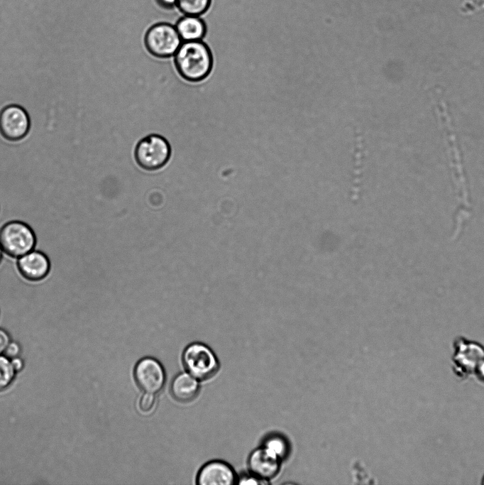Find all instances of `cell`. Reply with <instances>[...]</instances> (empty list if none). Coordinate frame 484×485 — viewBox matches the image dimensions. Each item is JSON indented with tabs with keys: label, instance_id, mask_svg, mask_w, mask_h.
<instances>
[{
	"label": "cell",
	"instance_id": "cell-13",
	"mask_svg": "<svg viewBox=\"0 0 484 485\" xmlns=\"http://www.w3.org/2000/svg\"><path fill=\"white\" fill-rule=\"evenodd\" d=\"M175 28L183 41L201 40L206 33L204 23L196 16L186 15L181 18Z\"/></svg>",
	"mask_w": 484,
	"mask_h": 485
},
{
	"label": "cell",
	"instance_id": "cell-16",
	"mask_svg": "<svg viewBox=\"0 0 484 485\" xmlns=\"http://www.w3.org/2000/svg\"><path fill=\"white\" fill-rule=\"evenodd\" d=\"M264 447L280 459L284 457L287 450L285 440L279 437H273L268 439Z\"/></svg>",
	"mask_w": 484,
	"mask_h": 485
},
{
	"label": "cell",
	"instance_id": "cell-8",
	"mask_svg": "<svg viewBox=\"0 0 484 485\" xmlns=\"http://www.w3.org/2000/svg\"><path fill=\"white\" fill-rule=\"evenodd\" d=\"M31 122L28 114L21 107L10 104L0 111V133L11 141L23 138L28 133Z\"/></svg>",
	"mask_w": 484,
	"mask_h": 485
},
{
	"label": "cell",
	"instance_id": "cell-4",
	"mask_svg": "<svg viewBox=\"0 0 484 485\" xmlns=\"http://www.w3.org/2000/svg\"><path fill=\"white\" fill-rule=\"evenodd\" d=\"M36 236L32 228L21 221H11L0 229V245L8 256L17 258L34 249Z\"/></svg>",
	"mask_w": 484,
	"mask_h": 485
},
{
	"label": "cell",
	"instance_id": "cell-3",
	"mask_svg": "<svg viewBox=\"0 0 484 485\" xmlns=\"http://www.w3.org/2000/svg\"><path fill=\"white\" fill-rule=\"evenodd\" d=\"M171 156V147L163 136L152 133L141 138L136 146L134 158L143 170L154 171L164 167Z\"/></svg>",
	"mask_w": 484,
	"mask_h": 485
},
{
	"label": "cell",
	"instance_id": "cell-24",
	"mask_svg": "<svg viewBox=\"0 0 484 485\" xmlns=\"http://www.w3.org/2000/svg\"><path fill=\"white\" fill-rule=\"evenodd\" d=\"M3 253H4V251H3V250H2V249H1V245H0V262H1V259H2Z\"/></svg>",
	"mask_w": 484,
	"mask_h": 485
},
{
	"label": "cell",
	"instance_id": "cell-20",
	"mask_svg": "<svg viewBox=\"0 0 484 485\" xmlns=\"http://www.w3.org/2000/svg\"><path fill=\"white\" fill-rule=\"evenodd\" d=\"M9 343L8 333L5 330L0 329V354L5 351Z\"/></svg>",
	"mask_w": 484,
	"mask_h": 485
},
{
	"label": "cell",
	"instance_id": "cell-17",
	"mask_svg": "<svg viewBox=\"0 0 484 485\" xmlns=\"http://www.w3.org/2000/svg\"><path fill=\"white\" fill-rule=\"evenodd\" d=\"M156 404L155 394L151 393H145L141 396L138 402V408L143 413H148L151 412Z\"/></svg>",
	"mask_w": 484,
	"mask_h": 485
},
{
	"label": "cell",
	"instance_id": "cell-10",
	"mask_svg": "<svg viewBox=\"0 0 484 485\" xmlns=\"http://www.w3.org/2000/svg\"><path fill=\"white\" fill-rule=\"evenodd\" d=\"M17 267L21 275L26 279L39 281L48 274L50 263L45 254L33 249L18 258Z\"/></svg>",
	"mask_w": 484,
	"mask_h": 485
},
{
	"label": "cell",
	"instance_id": "cell-19",
	"mask_svg": "<svg viewBox=\"0 0 484 485\" xmlns=\"http://www.w3.org/2000/svg\"><path fill=\"white\" fill-rule=\"evenodd\" d=\"M4 352L6 357L15 358L20 352L19 345L16 342L9 343Z\"/></svg>",
	"mask_w": 484,
	"mask_h": 485
},
{
	"label": "cell",
	"instance_id": "cell-9",
	"mask_svg": "<svg viewBox=\"0 0 484 485\" xmlns=\"http://www.w3.org/2000/svg\"><path fill=\"white\" fill-rule=\"evenodd\" d=\"M232 467L222 460H211L199 470L196 483L199 485H232L236 483Z\"/></svg>",
	"mask_w": 484,
	"mask_h": 485
},
{
	"label": "cell",
	"instance_id": "cell-25",
	"mask_svg": "<svg viewBox=\"0 0 484 485\" xmlns=\"http://www.w3.org/2000/svg\"><path fill=\"white\" fill-rule=\"evenodd\" d=\"M481 484H482L483 485H484V475H483V478H482Z\"/></svg>",
	"mask_w": 484,
	"mask_h": 485
},
{
	"label": "cell",
	"instance_id": "cell-15",
	"mask_svg": "<svg viewBox=\"0 0 484 485\" xmlns=\"http://www.w3.org/2000/svg\"><path fill=\"white\" fill-rule=\"evenodd\" d=\"M15 371L8 357L0 356V391L6 389L11 383Z\"/></svg>",
	"mask_w": 484,
	"mask_h": 485
},
{
	"label": "cell",
	"instance_id": "cell-7",
	"mask_svg": "<svg viewBox=\"0 0 484 485\" xmlns=\"http://www.w3.org/2000/svg\"><path fill=\"white\" fill-rule=\"evenodd\" d=\"M133 378L141 391L156 394L164 387L166 374L158 360L151 356H145L138 360L134 366Z\"/></svg>",
	"mask_w": 484,
	"mask_h": 485
},
{
	"label": "cell",
	"instance_id": "cell-1",
	"mask_svg": "<svg viewBox=\"0 0 484 485\" xmlns=\"http://www.w3.org/2000/svg\"><path fill=\"white\" fill-rule=\"evenodd\" d=\"M174 62L184 80L198 82L211 72L213 56L208 45L202 40L184 41L175 53Z\"/></svg>",
	"mask_w": 484,
	"mask_h": 485
},
{
	"label": "cell",
	"instance_id": "cell-6",
	"mask_svg": "<svg viewBox=\"0 0 484 485\" xmlns=\"http://www.w3.org/2000/svg\"><path fill=\"white\" fill-rule=\"evenodd\" d=\"M144 43L148 51L159 58H167L173 55L182 43L175 28L168 23H158L147 31Z\"/></svg>",
	"mask_w": 484,
	"mask_h": 485
},
{
	"label": "cell",
	"instance_id": "cell-14",
	"mask_svg": "<svg viewBox=\"0 0 484 485\" xmlns=\"http://www.w3.org/2000/svg\"><path fill=\"white\" fill-rule=\"evenodd\" d=\"M210 2L211 0H177L176 6L185 15L199 16L208 9Z\"/></svg>",
	"mask_w": 484,
	"mask_h": 485
},
{
	"label": "cell",
	"instance_id": "cell-11",
	"mask_svg": "<svg viewBox=\"0 0 484 485\" xmlns=\"http://www.w3.org/2000/svg\"><path fill=\"white\" fill-rule=\"evenodd\" d=\"M280 460V458L263 447L251 453L248 464L252 474L266 481L278 472Z\"/></svg>",
	"mask_w": 484,
	"mask_h": 485
},
{
	"label": "cell",
	"instance_id": "cell-22",
	"mask_svg": "<svg viewBox=\"0 0 484 485\" xmlns=\"http://www.w3.org/2000/svg\"><path fill=\"white\" fill-rule=\"evenodd\" d=\"M157 1L160 6L170 9L176 6L177 0H157Z\"/></svg>",
	"mask_w": 484,
	"mask_h": 485
},
{
	"label": "cell",
	"instance_id": "cell-18",
	"mask_svg": "<svg viewBox=\"0 0 484 485\" xmlns=\"http://www.w3.org/2000/svg\"><path fill=\"white\" fill-rule=\"evenodd\" d=\"M239 484H266L267 481L251 474V476H243L237 481Z\"/></svg>",
	"mask_w": 484,
	"mask_h": 485
},
{
	"label": "cell",
	"instance_id": "cell-2",
	"mask_svg": "<svg viewBox=\"0 0 484 485\" xmlns=\"http://www.w3.org/2000/svg\"><path fill=\"white\" fill-rule=\"evenodd\" d=\"M182 362L187 372L199 381L209 380L220 368L218 357L214 351L202 342H192L183 350Z\"/></svg>",
	"mask_w": 484,
	"mask_h": 485
},
{
	"label": "cell",
	"instance_id": "cell-21",
	"mask_svg": "<svg viewBox=\"0 0 484 485\" xmlns=\"http://www.w3.org/2000/svg\"><path fill=\"white\" fill-rule=\"evenodd\" d=\"M474 374L480 381L484 382V359L477 366Z\"/></svg>",
	"mask_w": 484,
	"mask_h": 485
},
{
	"label": "cell",
	"instance_id": "cell-23",
	"mask_svg": "<svg viewBox=\"0 0 484 485\" xmlns=\"http://www.w3.org/2000/svg\"><path fill=\"white\" fill-rule=\"evenodd\" d=\"M11 362L13 369L16 371L21 370L23 367V361L19 358H13Z\"/></svg>",
	"mask_w": 484,
	"mask_h": 485
},
{
	"label": "cell",
	"instance_id": "cell-12",
	"mask_svg": "<svg viewBox=\"0 0 484 485\" xmlns=\"http://www.w3.org/2000/svg\"><path fill=\"white\" fill-rule=\"evenodd\" d=\"M199 391V381L186 371L176 374L170 386L172 397L176 401L182 403L194 400Z\"/></svg>",
	"mask_w": 484,
	"mask_h": 485
},
{
	"label": "cell",
	"instance_id": "cell-5",
	"mask_svg": "<svg viewBox=\"0 0 484 485\" xmlns=\"http://www.w3.org/2000/svg\"><path fill=\"white\" fill-rule=\"evenodd\" d=\"M451 357V366L455 375L467 378L474 374L480 361L484 359V347L480 343L463 337L455 339Z\"/></svg>",
	"mask_w": 484,
	"mask_h": 485
}]
</instances>
